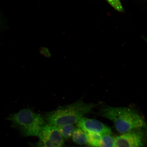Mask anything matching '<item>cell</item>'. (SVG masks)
Instances as JSON below:
<instances>
[{
	"label": "cell",
	"instance_id": "cell-1",
	"mask_svg": "<svg viewBox=\"0 0 147 147\" xmlns=\"http://www.w3.org/2000/svg\"><path fill=\"white\" fill-rule=\"evenodd\" d=\"M100 114L113 122L117 131L121 134L146 128L144 119L131 108L106 107L101 110Z\"/></svg>",
	"mask_w": 147,
	"mask_h": 147
},
{
	"label": "cell",
	"instance_id": "cell-2",
	"mask_svg": "<svg viewBox=\"0 0 147 147\" xmlns=\"http://www.w3.org/2000/svg\"><path fill=\"white\" fill-rule=\"evenodd\" d=\"M94 106L92 104L79 100L47 113L45 120L47 124L56 127L76 124L84 115L91 111Z\"/></svg>",
	"mask_w": 147,
	"mask_h": 147
},
{
	"label": "cell",
	"instance_id": "cell-3",
	"mask_svg": "<svg viewBox=\"0 0 147 147\" xmlns=\"http://www.w3.org/2000/svg\"><path fill=\"white\" fill-rule=\"evenodd\" d=\"M6 119L12 123V127L17 129L24 137H38L42 128L47 124L41 115L29 109L11 114Z\"/></svg>",
	"mask_w": 147,
	"mask_h": 147
},
{
	"label": "cell",
	"instance_id": "cell-4",
	"mask_svg": "<svg viewBox=\"0 0 147 147\" xmlns=\"http://www.w3.org/2000/svg\"><path fill=\"white\" fill-rule=\"evenodd\" d=\"M145 140L143 128L137 129L115 137L113 147H143Z\"/></svg>",
	"mask_w": 147,
	"mask_h": 147
},
{
	"label": "cell",
	"instance_id": "cell-5",
	"mask_svg": "<svg viewBox=\"0 0 147 147\" xmlns=\"http://www.w3.org/2000/svg\"><path fill=\"white\" fill-rule=\"evenodd\" d=\"M38 137L46 147H65L63 138L56 126L46 124Z\"/></svg>",
	"mask_w": 147,
	"mask_h": 147
},
{
	"label": "cell",
	"instance_id": "cell-6",
	"mask_svg": "<svg viewBox=\"0 0 147 147\" xmlns=\"http://www.w3.org/2000/svg\"><path fill=\"white\" fill-rule=\"evenodd\" d=\"M76 124L78 128L86 133H95L101 135L112 133L111 129L109 127L96 119L84 117Z\"/></svg>",
	"mask_w": 147,
	"mask_h": 147
},
{
	"label": "cell",
	"instance_id": "cell-7",
	"mask_svg": "<svg viewBox=\"0 0 147 147\" xmlns=\"http://www.w3.org/2000/svg\"><path fill=\"white\" fill-rule=\"evenodd\" d=\"M73 140L77 144L82 145L87 144V134L80 128H75L72 136Z\"/></svg>",
	"mask_w": 147,
	"mask_h": 147
},
{
	"label": "cell",
	"instance_id": "cell-8",
	"mask_svg": "<svg viewBox=\"0 0 147 147\" xmlns=\"http://www.w3.org/2000/svg\"><path fill=\"white\" fill-rule=\"evenodd\" d=\"M58 131L63 138L67 140L72 136L74 131L75 129L73 125L57 127Z\"/></svg>",
	"mask_w": 147,
	"mask_h": 147
},
{
	"label": "cell",
	"instance_id": "cell-9",
	"mask_svg": "<svg viewBox=\"0 0 147 147\" xmlns=\"http://www.w3.org/2000/svg\"><path fill=\"white\" fill-rule=\"evenodd\" d=\"M111 135V134H106L102 135L98 147H113L115 137Z\"/></svg>",
	"mask_w": 147,
	"mask_h": 147
},
{
	"label": "cell",
	"instance_id": "cell-10",
	"mask_svg": "<svg viewBox=\"0 0 147 147\" xmlns=\"http://www.w3.org/2000/svg\"><path fill=\"white\" fill-rule=\"evenodd\" d=\"M87 134L88 136L87 144L92 147H98L102 135L95 133H90Z\"/></svg>",
	"mask_w": 147,
	"mask_h": 147
},
{
	"label": "cell",
	"instance_id": "cell-11",
	"mask_svg": "<svg viewBox=\"0 0 147 147\" xmlns=\"http://www.w3.org/2000/svg\"><path fill=\"white\" fill-rule=\"evenodd\" d=\"M109 4L116 10L120 12H123L124 10L120 0H106Z\"/></svg>",
	"mask_w": 147,
	"mask_h": 147
},
{
	"label": "cell",
	"instance_id": "cell-12",
	"mask_svg": "<svg viewBox=\"0 0 147 147\" xmlns=\"http://www.w3.org/2000/svg\"><path fill=\"white\" fill-rule=\"evenodd\" d=\"M31 147H46L44 146L41 141H39L36 143L30 144Z\"/></svg>",
	"mask_w": 147,
	"mask_h": 147
},
{
	"label": "cell",
	"instance_id": "cell-13",
	"mask_svg": "<svg viewBox=\"0 0 147 147\" xmlns=\"http://www.w3.org/2000/svg\"><path fill=\"white\" fill-rule=\"evenodd\" d=\"M92 147L89 146H88V147Z\"/></svg>",
	"mask_w": 147,
	"mask_h": 147
}]
</instances>
